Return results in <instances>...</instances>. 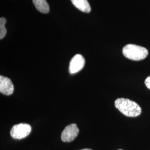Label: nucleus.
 <instances>
[{
	"mask_svg": "<svg viewBox=\"0 0 150 150\" xmlns=\"http://www.w3.org/2000/svg\"><path fill=\"white\" fill-rule=\"evenodd\" d=\"M73 5L82 12L88 13L91 11V7L87 0H71Z\"/></svg>",
	"mask_w": 150,
	"mask_h": 150,
	"instance_id": "nucleus-7",
	"label": "nucleus"
},
{
	"mask_svg": "<svg viewBox=\"0 0 150 150\" xmlns=\"http://www.w3.org/2000/svg\"><path fill=\"white\" fill-rule=\"evenodd\" d=\"M32 1L38 11L43 13L49 12V6L46 0H32Z\"/></svg>",
	"mask_w": 150,
	"mask_h": 150,
	"instance_id": "nucleus-8",
	"label": "nucleus"
},
{
	"mask_svg": "<svg viewBox=\"0 0 150 150\" xmlns=\"http://www.w3.org/2000/svg\"><path fill=\"white\" fill-rule=\"evenodd\" d=\"M115 106L121 112L127 117H137L142 111L141 108L136 102L128 98H117L115 102Z\"/></svg>",
	"mask_w": 150,
	"mask_h": 150,
	"instance_id": "nucleus-1",
	"label": "nucleus"
},
{
	"mask_svg": "<svg viewBox=\"0 0 150 150\" xmlns=\"http://www.w3.org/2000/svg\"><path fill=\"white\" fill-rule=\"evenodd\" d=\"M85 64V59L80 54H77L70 61L69 72L71 74H74L82 70Z\"/></svg>",
	"mask_w": 150,
	"mask_h": 150,
	"instance_id": "nucleus-5",
	"label": "nucleus"
},
{
	"mask_svg": "<svg viewBox=\"0 0 150 150\" xmlns=\"http://www.w3.org/2000/svg\"><path fill=\"white\" fill-rule=\"evenodd\" d=\"M6 20L4 17L0 18V39L2 40L5 38L7 33V30L5 28Z\"/></svg>",
	"mask_w": 150,
	"mask_h": 150,
	"instance_id": "nucleus-9",
	"label": "nucleus"
},
{
	"mask_svg": "<svg viewBox=\"0 0 150 150\" xmlns=\"http://www.w3.org/2000/svg\"><path fill=\"white\" fill-rule=\"evenodd\" d=\"M123 55L127 59L134 61L145 59L147 56L148 50L142 46L134 44H128L122 49Z\"/></svg>",
	"mask_w": 150,
	"mask_h": 150,
	"instance_id": "nucleus-2",
	"label": "nucleus"
},
{
	"mask_svg": "<svg viewBox=\"0 0 150 150\" xmlns=\"http://www.w3.org/2000/svg\"><path fill=\"white\" fill-rule=\"evenodd\" d=\"M91 150V149H82V150Z\"/></svg>",
	"mask_w": 150,
	"mask_h": 150,
	"instance_id": "nucleus-11",
	"label": "nucleus"
},
{
	"mask_svg": "<svg viewBox=\"0 0 150 150\" xmlns=\"http://www.w3.org/2000/svg\"><path fill=\"white\" fill-rule=\"evenodd\" d=\"M145 83L146 86H147V87L150 90V76L147 77V79L145 80Z\"/></svg>",
	"mask_w": 150,
	"mask_h": 150,
	"instance_id": "nucleus-10",
	"label": "nucleus"
},
{
	"mask_svg": "<svg viewBox=\"0 0 150 150\" xmlns=\"http://www.w3.org/2000/svg\"><path fill=\"white\" fill-rule=\"evenodd\" d=\"M31 131V127L27 123H19L14 125L11 129V137L15 139H22L28 136Z\"/></svg>",
	"mask_w": 150,
	"mask_h": 150,
	"instance_id": "nucleus-3",
	"label": "nucleus"
},
{
	"mask_svg": "<svg viewBox=\"0 0 150 150\" xmlns=\"http://www.w3.org/2000/svg\"><path fill=\"white\" fill-rule=\"evenodd\" d=\"M79 133V129L76 124L72 123L67 126L61 134V139L65 142H70L77 137Z\"/></svg>",
	"mask_w": 150,
	"mask_h": 150,
	"instance_id": "nucleus-4",
	"label": "nucleus"
},
{
	"mask_svg": "<svg viewBox=\"0 0 150 150\" xmlns=\"http://www.w3.org/2000/svg\"><path fill=\"white\" fill-rule=\"evenodd\" d=\"M14 91V86L11 80L5 76H0V92L5 95H11Z\"/></svg>",
	"mask_w": 150,
	"mask_h": 150,
	"instance_id": "nucleus-6",
	"label": "nucleus"
},
{
	"mask_svg": "<svg viewBox=\"0 0 150 150\" xmlns=\"http://www.w3.org/2000/svg\"></svg>",
	"mask_w": 150,
	"mask_h": 150,
	"instance_id": "nucleus-12",
	"label": "nucleus"
}]
</instances>
